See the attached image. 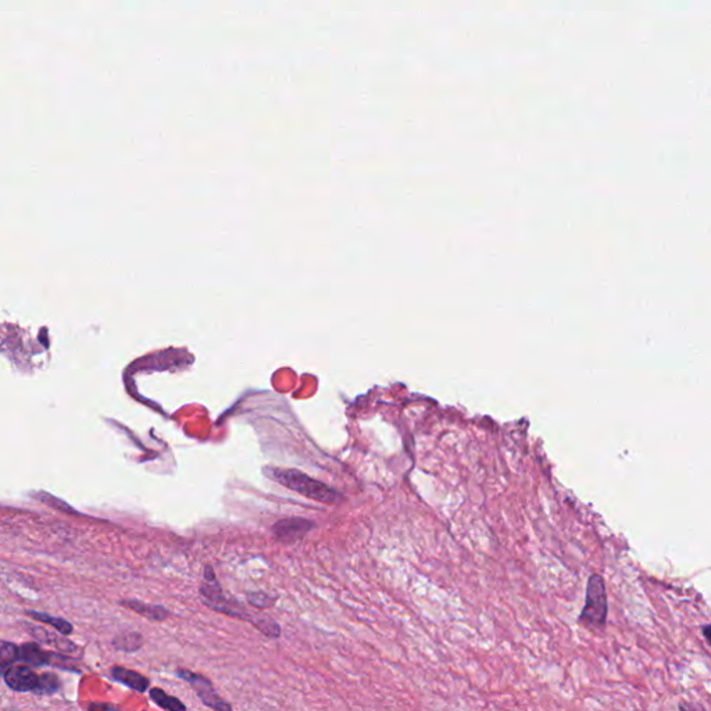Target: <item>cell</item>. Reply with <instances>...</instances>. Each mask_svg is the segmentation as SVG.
<instances>
[{
  "instance_id": "5bb4252c",
  "label": "cell",
  "mask_w": 711,
  "mask_h": 711,
  "mask_svg": "<svg viewBox=\"0 0 711 711\" xmlns=\"http://www.w3.org/2000/svg\"><path fill=\"white\" fill-rule=\"evenodd\" d=\"M61 687L60 678L53 673H45L39 677V682L36 689L34 691L38 695H53Z\"/></svg>"
},
{
  "instance_id": "8fae6325",
  "label": "cell",
  "mask_w": 711,
  "mask_h": 711,
  "mask_svg": "<svg viewBox=\"0 0 711 711\" xmlns=\"http://www.w3.org/2000/svg\"><path fill=\"white\" fill-rule=\"evenodd\" d=\"M27 615L31 617L35 621L45 622L46 625L53 626L59 633H61L64 636L73 633V631H74L73 624L70 621L64 620V618H60V617H53V615H49V614H45V613L32 611V610H27Z\"/></svg>"
},
{
  "instance_id": "e0dca14e",
  "label": "cell",
  "mask_w": 711,
  "mask_h": 711,
  "mask_svg": "<svg viewBox=\"0 0 711 711\" xmlns=\"http://www.w3.org/2000/svg\"><path fill=\"white\" fill-rule=\"evenodd\" d=\"M678 708H680V711H708L703 705L694 703V702H681L678 705Z\"/></svg>"
},
{
  "instance_id": "4fadbf2b",
  "label": "cell",
  "mask_w": 711,
  "mask_h": 711,
  "mask_svg": "<svg viewBox=\"0 0 711 711\" xmlns=\"http://www.w3.org/2000/svg\"><path fill=\"white\" fill-rule=\"evenodd\" d=\"M150 699L161 709L167 711H186V706L175 696H170L160 688H153L149 692Z\"/></svg>"
},
{
  "instance_id": "277c9868",
  "label": "cell",
  "mask_w": 711,
  "mask_h": 711,
  "mask_svg": "<svg viewBox=\"0 0 711 711\" xmlns=\"http://www.w3.org/2000/svg\"><path fill=\"white\" fill-rule=\"evenodd\" d=\"M175 674L178 675V678L184 680L185 682L189 684V687L195 691V694L199 696V699L207 706L210 708L213 711H233V706L231 703H228L227 701H224L216 691H214V687L212 684V681L202 675V674H198V673H193V671H189V670H185V668H178L175 671Z\"/></svg>"
},
{
  "instance_id": "30bf717a",
  "label": "cell",
  "mask_w": 711,
  "mask_h": 711,
  "mask_svg": "<svg viewBox=\"0 0 711 711\" xmlns=\"http://www.w3.org/2000/svg\"><path fill=\"white\" fill-rule=\"evenodd\" d=\"M112 677L115 681H117L119 684H122L136 692H140V694L146 692L150 687V681L145 675H142L133 670H128L125 667H119V666L113 667Z\"/></svg>"
},
{
  "instance_id": "7c38bea8",
  "label": "cell",
  "mask_w": 711,
  "mask_h": 711,
  "mask_svg": "<svg viewBox=\"0 0 711 711\" xmlns=\"http://www.w3.org/2000/svg\"><path fill=\"white\" fill-rule=\"evenodd\" d=\"M112 643H113L115 649H117L119 652L133 653V652H138L143 646V636L135 631L122 632L113 639Z\"/></svg>"
},
{
  "instance_id": "52a82bcc",
  "label": "cell",
  "mask_w": 711,
  "mask_h": 711,
  "mask_svg": "<svg viewBox=\"0 0 711 711\" xmlns=\"http://www.w3.org/2000/svg\"><path fill=\"white\" fill-rule=\"evenodd\" d=\"M28 631L31 632V635L41 643H45V645H50L53 647H56L59 652L61 653H66V654H77L80 652V647L68 640L64 635H57V633H53L47 629H43L42 626H36V625H28Z\"/></svg>"
},
{
  "instance_id": "d6986e66",
  "label": "cell",
  "mask_w": 711,
  "mask_h": 711,
  "mask_svg": "<svg viewBox=\"0 0 711 711\" xmlns=\"http://www.w3.org/2000/svg\"><path fill=\"white\" fill-rule=\"evenodd\" d=\"M710 624H705V625L702 626V632H703V636H705V639H706L708 645H710Z\"/></svg>"
},
{
  "instance_id": "2e32d148",
  "label": "cell",
  "mask_w": 711,
  "mask_h": 711,
  "mask_svg": "<svg viewBox=\"0 0 711 711\" xmlns=\"http://www.w3.org/2000/svg\"><path fill=\"white\" fill-rule=\"evenodd\" d=\"M247 603L257 610H265L274 606L275 597L267 594L265 592H250L246 594Z\"/></svg>"
},
{
  "instance_id": "5b68a950",
  "label": "cell",
  "mask_w": 711,
  "mask_h": 711,
  "mask_svg": "<svg viewBox=\"0 0 711 711\" xmlns=\"http://www.w3.org/2000/svg\"><path fill=\"white\" fill-rule=\"evenodd\" d=\"M314 528V524L306 518L292 517L279 520L272 525V534L277 541L292 543L302 539L309 531Z\"/></svg>"
},
{
  "instance_id": "ac0fdd59",
  "label": "cell",
  "mask_w": 711,
  "mask_h": 711,
  "mask_svg": "<svg viewBox=\"0 0 711 711\" xmlns=\"http://www.w3.org/2000/svg\"><path fill=\"white\" fill-rule=\"evenodd\" d=\"M89 711H119V709L109 703H91Z\"/></svg>"
},
{
  "instance_id": "ba28073f",
  "label": "cell",
  "mask_w": 711,
  "mask_h": 711,
  "mask_svg": "<svg viewBox=\"0 0 711 711\" xmlns=\"http://www.w3.org/2000/svg\"><path fill=\"white\" fill-rule=\"evenodd\" d=\"M119 604L132 610L133 613L150 620V621L163 622L171 617L170 610L163 606H159V604H149V603H143L140 600H121Z\"/></svg>"
},
{
  "instance_id": "6da1fadb",
  "label": "cell",
  "mask_w": 711,
  "mask_h": 711,
  "mask_svg": "<svg viewBox=\"0 0 711 711\" xmlns=\"http://www.w3.org/2000/svg\"><path fill=\"white\" fill-rule=\"evenodd\" d=\"M200 597L203 604H206L209 608H212L216 613L246 621L251 624L260 633L270 639H278L281 636V626L279 624L260 613L249 611L242 603L237 601L235 599H230L226 596L220 582L216 578V574L210 566L205 569L203 573V582L200 585Z\"/></svg>"
},
{
  "instance_id": "8992f818",
  "label": "cell",
  "mask_w": 711,
  "mask_h": 711,
  "mask_svg": "<svg viewBox=\"0 0 711 711\" xmlns=\"http://www.w3.org/2000/svg\"><path fill=\"white\" fill-rule=\"evenodd\" d=\"M3 677L7 687L17 692H34L39 682V675L25 664L10 666L3 670Z\"/></svg>"
},
{
  "instance_id": "9c48e42d",
  "label": "cell",
  "mask_w": 711,
  "mask_h": 711,
  "mask_svg": "<svg viewBox=\"0 0 711 711\" xmlns=\"http://www.w3.org/2000/svg\"><path fill=\"white\" fill-rule=\"evenodd\" d=\"M52 652L43 650L38 643H24L18 647V661L25 666L42 667L52 664Z\"/></svg>"
},
{
  "instance_id": "7a4b0ae2",
  "label": "cell",
  "mask_w": 711,
  "mask_h": 711,
  "mask_svg": "<svg viewBox=\"0 0 711 711\" xmlns=\"http://www.w3.org/2000/svg\"><path fill=\"white\" fill-rule=\"evenodd\" d=\"M264 474L272 481L281 483L282 486L300 493L302 496H306L311 500L325 503V504H335L339 501L341 496L337 490L330 488L328 485L303 474L298 470L291 469H278V467H267L264 470Z\"/></svg>"
},
{
  "instance_id": "9a60e30c",
  "label": "cell",
  "mask_w": 711,
  "mask_h": 711,
  "mask_svg": "<svg viewBox=\"0 0 711 711\" xmlns=\"http://www.w3.org/2000/svg\"><path fill=\"white\" fill-rule=\"evenodd\" d=\"M18 661V647L6 640H0V668L6 670Z\"/></svg>"
},
{
  "instance_id": "3957f363",
  "label": "cell",
  "mask_w": 711,
  "mask_h": 711,
  "mask_svg": "<svg viewBox=\"0 0 711 711\" xmlns=\"http://www.w3.org/2000/svg\"><path fill=\"white\" fill-rule=\"evenodd\" d=\"M608 618V599H607V591L604 580L597 576L592 574L587 584V593H585V606L578 615V624L592 629V631H600L606 626Z\"/></svg>"
}]
</instances>
